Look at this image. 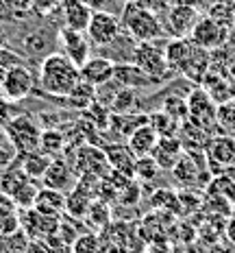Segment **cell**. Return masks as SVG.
I'll return each mask as SVG.
<instances>
[{
  "label": "cell",
  "instance_id": "1",
  "mask_svg": "<svg viewBox=\"0 0 235 253\" xmlns=\"http://www.w3.org/2000/svg\"><path fill=\"white\" fill-rule=\"evenodd\" d=\"M81 83V70L64 52H48L39 66V85L50 96H67Z\"/></svg>",
  "mask_w": 235,
  "mask_h": 253
},
{
  "label": "cell",
  "instance_id": "2",
  "mask_svg": "<svg viewBox=\"0 0 235 253\" xmlns=\"http://www.w3.org/2000/svg\"><path fill=\"white\" fill-rule=\"evenodd\" d=\"M122 29L135 42H155L166 35V26L155 15L153 9H148L142 0H129L124 2L122 15H120Z\"/></svg>",
  "mask_w": 235,
  "mask_h": 253
},
{
  "label": "cell",
  "instance_id": "3",
  "mask_svg": "<svg viewBox=\"0 0 235 253\" xmlns=\"http://www.w3.org/2000/svg\"><path fill=\"white\" fill-rule=\"evenodd\" d=\"M161 40L155 42H137L133 52V63H137L146 75L155 77L157 81H166L172 75V68L166 59V44H159Z\"/></svg>",
  "mask_w": 235,
  "mask_h": 253
},
{
  "label": "cell",
  "instance_id": "4",
  "mask_svg": "<svg viewBox=\"0 0 235 253\" xmlns=\"http://www.w3.org/2000/svg\"><path fill=\"white\" fill-rule=\"evenodd\" d=\"M4 133H7L9 142L15 146L18 155H24V153H33L39 151V138H41V129L37 126L31 116L20 114L13 116L7 125L2 126Z\"/></svg>",
  "mask_w": 235,
  "mask_h": 253
},
{
  "label": "cell",
  "instance_id": "5",
  "mask_svg": "<svg viewBox=\"0 0 235 253\" xmlns=\"http://www.w3.org/2000/svg\"><path fill=\"white\" fill-rule=\"evenodd\" d=\"M33 89H35V77L24 63L9 68V70H4L0 75V94L7 101L11 103L24 101L26 96L33 94Z\"/></svg>",
  "mask_w": 235,
  "mask_h": 253
},
{
  "label": "cell",
  "instance_id": "6",
  "mask_svg": "<svg viewBox=\"0 0 235 253\" xmlns=\"http://www.w3.org/2000/svg\"><path fill=\"white\" fill-rule=\"evenodd\" d=\"M87 38H90L92 46L96 48H107L111 42L118 40L122 33V22L113 11H94L92 20L87 24Z\"/></svg>",
  "mask_w": 235,
  "mask_h": 253
},
{
  "label": "cell",
  "instance_id": "7",
  "mask_svg": "<svg viewBox=\"0 0 235 253\" xmlns=\"http://www.w3.org/2000/svg\"><path fill=\"white\" fill-rule=\"evenodd\" d=\"M74 170L76 175H94L104 179L111 170L104 149H98L94 144H81L74 153Z\"/></svg>",
  "mask_w": 235,
  "mask_h": 253
},
{
  "label": "cell",
  "instance_id": "8",
  "mask_svg": "<svg viewBox=\"0 0 235 253\" xmlns=\"http://www.w3.org/2000/svg\"><path fill=\"white\" fill-rule=\"evenodd\" d=\"M216 109L218 105L202 87L192 89L187 96V120L196 125V129L207 131L211 125H216Z\"/></svg>",
  "mask_w": 235,
  "mask_h": 253
},
{
  "label": "cell",
  "instance_id": "9",
  "mask_svg": "<svg viewBox=\"0 0 235 253\" xmlns=\"http://www.w3.org/2000/svg\"><path fill=\"white\" fill-rule=\"evenodd\" d=\"M57 42L61 46V52L70 57L78 68L92 57V42L87 38V33H83V31L61 26L59 33H57Z\"/></svg>",
  "mask_w": 235,
  "mask_h": 253
},
{
  "label": "cell",
  "instance_id": "10",
  "mask_svg": "<svg viewBox=\"0 0 235 253\" xmlns=\"http://www.w3.org/2000/svg\"><path fill=\"white\" fill-rule=\"evenodd\" d=\"M190 40L205 50L220 48L224 42H227V29H224L222 22H218L211 15H209V18H198L196 26L190 33Z\"/></svg>",
  "mask_w": 235,
  "mask_h": 253
},
{
  "label": "cell",
  "instance_id": "11",
  "mask_svg": "<svg viewBox=\"0 0 235 253\" xmlns=\"http://www.w3.org/2000/svg\"><path fill=\"white\" fill-rule=\"evenodd\" d=\"M205 162L211 166V170H216V172H222L224 168L233 166V162H235V138H231V135H216V138L207 140Z\"/></svg>",
  "mask_w": 235,
  "mask_h": 253
},
{
  "label": "cell",
  "instance_id": "12",
  "mask_svg": "<svg viewBox=\"0 0 235 253\" xmlns=\"http://www.w3.org/2000/svg\"><path fill=\"white\" fill-rule=\"evenodd\" d=\"M76 179H78V175L74 170V164H67L61 157H52L48 170L41 177V183H44V188L61 190V192L67 190V192H70V190L76 186Z\"/></svg>",
  "mask_w": 235,
  "mask_h": 253
},
{
  "label": "cell",
  "instance_id": "13",
  "mask_svg": "<svg viewBox=\"0 0 235 253\" xmlns=\"http://www.w3.org/2000/svg\"><path fill=\"white\" fill-rule=\"evenodd\" d=\"M78 70H81L83 81L90 83V85H94V87H98V85H102V83H107L109 79H113L116 63L109 59V57H104V55H94V57H90V59L83 63Z\"/></svg>",
  "mask_w": 235,
  "mask_h": 253
},
{
  "label": "cell",
  "instance_id": "14",
  "mask_svg": "<svg viewBox=\"0 0 235 253\" xmlns=\"http://www.w3.org/2000/svg\"><path fill=\"white\" fill-rule=\"evenodd\" d=\"M113 79L124 87H133V89H142V87H150V85H157L155 77L146 75L142 68L133 61H124V63H116V70H113Z\"/></svg>",
  "mask_w": 235,
  "mask_h": 253
},
{
  "label": "cell",
  "instance_id": "15",
  "mask_svg": "<svg viewBox=\"0 0 235 253\" xmlns=\"http://www.w3.org/2000/svg\"><path fill=\"white\" fill-rule=\"evenodd\" d=\"M198 22V13L190 4H176L168 11V24L166 31H170L174 38H187L192 33V29Z\"/></svg>",
  "mask_w": 235,
  "mask_h": 253
},
{
  "label": "cell",
  "instance_id": "16",
  "mask_svg": "<svg viewBox=\"0 0 235 253\" xmlns=\"http://www.w3.org/2000/svg\"><path fill=\"white\" fill-rule=\"evenodd\" d=\"M159 138L161 135L157 133L155 126L150 123H146L142 126H137V129L129 135L127 144H129V149L133 151L135 157H144V155H153V151L157 149V144H159Z\"/></svg>",
  "mask_w": 235,
  "mask_h": 253
},
{
  "label": "cell",
  "instance_id": "17",
  "mask_svg": "<svg viewBox=\"0 0 235 253\" xmlns=\"http://www.w3.org/2000/svg\"><path fill=\"white\" fill-rule=\"evenodd\" d=\"M92 13V7H87L83 0H61V15H64V26L67 29L85 33Z\"/></svg>",
  "mask_w": 235,
  "mask_h": 253
},
{
  "label": "cell",
  "instance_id": "18",
  "mask_svg": "<svg viewBox=\"0 0 235 253\" xmlns=\"http://www.w3.org/2000/svg\"><path fill=\"white\" fill-rule=\"evenodd\" d=\"M192 44H194V42H192ZM209 70H211V59H209V52L205 48H201V46L194 44L190 57H187V61L183 63V68L179 72L185 79H192V81H196L198 85H201L202 77H205Z\"/></svg>",
  "mask_w": 235,
  "mask_h": 253
},
{
  "label": "cell",
  "instance_id": "19",
  "mask_svg": "<svg viewBox=\"0 0 235 253\" xmlns=\"http://www.w3.org/2000/svg\"><path fill=\"white\" fill-rule=\"evenodd\" d=\"M66 192L61 190H52V188H41L37 192V199H35V205L33 208L37 212L46 214V216H66Z\"/></svg>",
  "mask_w": 235,
  "mask_h": 253
},
{
  "label": "cell",
  "instance_id": "20",
  "mask_svg": "<svg viewBox=\"0 0 235 253\" xmlns=\"http://www.w3.org/2000/svg\"><path fill=\"white\" fill-rule=\"evenodd\" d=\"M104 153H107L109 166H111L113 170L135 179V160H137V157L133 155L129 144H109V146H104Z\"/></svg>",
  "mask_w": 235,
  "mask_h": 253
},
{
  "label": "cell",
  "instance_id": "21",
  "mask_svg": "<svg viewBox=\"0 0 235 253\" xmlns=\"http://www.w3.org/2000/svg\"><path fill=\"white\" fill-rule=\"evenodd\" d=\"M183 155V144L174 135H166V138H159V144L153 151V157L157 160L161 170H172L174 164L181 160Z\"/></svg>",
  "mask_w": 235,
  "mask_h": 253
},
{
  "label": "cell",
  "instance_id": "22",
  "mask_svg": "<svg viewBox=\"0 0 235 253\" xmlns=\"http://www.w3.org/2000/svg\"><path fill=\"white\" fill-rule=\"evenodd\" d=\"M201 87L205 89L209 96H211V101L216 103V105L231 101V94H233L231 81H227V79H224L222 75H216V72H207V75L202 77V81H201Z\"/></svg>",
  "mask_w": 235,
  "mask_h": 253
},
{
  "label": "cell",
  "instance_id": "23",
  "mask_svg": "<svg viewBox=\"0 0 235 253\" xmlns=\"http://www.w3.org/2000/svg\"><path fill=\"white\" fill-rule=\"evenodd\" d=\"M192 48H194V44H192L190 38H174L166 42V59H168V66L172 68V72L181 70L183 63L190 57Z\"/></svg>",
  "mask_w": 235,
  "mask_h": 253
},
{
  "label": "cell",
  "instance_id": "24",
  "mask_svg": "<svg viewBox=\"0 0 235 253\" xmlns=\"http://www.w3.org/2000/svg\"><path fill=\"white\" fill-rule=\"evenodd\" d=\"M52 157L46 155V153L41 151H33V153H24V155H20V168H22V172L26 177L31 179H41L46 175V170H48Z\"/></svg>",
  "mask_w": 235,
  "mask_h": 253
},
{
  "label": "cell",
  "instance_id": "25",
  "mask_svg": "<svg viewBox=\"0 0 235 253\" xmlns=\"http://www.w3.org/2000/svg\"><path fill=\"white\" fill-rule=\"evenodd\" d=\"M20 229L18 205L9 194L0 192V236H9Z\"/></svg>",
  "mask_w": 235,
  "mask_h": 253
},
{
  "label": "cell",
  "instance_id": "26",
  "mask_svg": "<svg viewBox=\"0 0 235 253\" xmlns=\"http://www.w3.org/2000/svg\"><path fill=\"white\" fill-rule=\"evenodd\" d=\"M148 123V116H137L133 112H127V114H111V123H109V129H116L120 135L129 138L137 126H142Z\"/></svg>",
  "mask_w": 235,
  "mask_h": 253
},
{
  "label": "cell",
  "instance_id": "27",
  "mask_svg": "<svg viewBox=\"0 0 235 253\" xmlns=\"http://www.w3.org/2000/svg\"><path fill=\"white\" fill-rule=\"evenodd\" d=\"M66 133H61L59 129H44L39 138V151L50 157H59L66 149Z\"/></svg>",
  "mask_w": 235,
  "mask_h": 253
},
{
  "label": "cell",
  "instance_id": "28",
  "mask_svg": "<svg viewBox=\"0 0 235 253\" xmlns=\"http://www.w3.org/2000/svg\"><path fill=\"white\" fill-rule=\"evenodd\" d=\"M33 181H35V179L26 177L24 181H22L18 188L13 190L11 199L15 201V205H18V210H29V208H33V205H35V199H37L39 188L35 186Z\"/></svg>",
  "mask_w": 235,
  "mask_h": 253
},
{
  "label": "cell",
  "instance_id": "29",
  "mask_svg": "<svg viewBox=\"0 0 235 253\" xmlns=\"http://www.w3.org/2000/svg\"><path fill=\"white\" fill-rule=\"evenodd\" d=\"M67 101H70L72 105H74V107H81L83 112H85L87 107H90V105L96 101V87L94 85H90V83H85L81 79V83H78V85L72 89L70 94H67Z\"/></svg>",
  "mask_w": 235,
  "mask_h": 253
},
{
  "label": "cell",
  "instance_id": "30",
  "mask_svg": "<svg viewBox=\"0 0 235 253\" xmlns=\"http://www.w3.org/2000/svg\"><path fill=\"white\" fill-rule=\"evenodd\" d=\"M85 218H87V223L94 225L96 229H102V227H107L109 220H111V210H109V205L104 203L102 199H98V201H92Z\"/></svg>",
  "mask_w": 235,
  "mask_h": 253
},
{
  "label": "cell",
  "instance_id": "31",
  "mask_svg": "<svg viewBox=\"0 0 235 253\" xmlns=\"http://www.w3.org/2000/svg\"><path fill=\"white\" fill-rule=\"evenodd\" d=\"M159 170L161 168L153 155H144V157L135 160V179H137V181H155Z\"/></svg>",
  "mask_w": 235,
  "mask_h": 253
},
{
  "label": "cell",
  "instance_id": "32",
  "mask_svg": "<svg viewBox=\"0 0 235 253\" xmlns=\"http://www.w3.org/2000/svg\"><path fill=\"white\" fill-rule=\"evenodd\" d=\"M135 103H137V89L133 87H122L118 92L116 101L111 105V114H127V112H133Z\"/></svg>",
  "mask_w": 235,
  "mask_h": 253
},
{
  "label": "cell",
  "instance_id": "33",
  "mask_svg": "<svg viewBox=\"0 0 235 253\" xmlns=\"http://www.w3.org/2000/svg\"><path fill=\"white\" fill-rule=\"evenodd\" d=\"M148 123L157 129V133L161 135V138H166V135H174V126L179 125L174 118H172L170 114H166L164 109H159L157 114L148 116Z\"/></svg>",
  "mask_w": 235,
  "mask_h": 253
},
{
  "label": "cell",
  "instance_id": "34",
  "mask_svg": "<svg viewBox=\"0 0 235 253\" xmlns=\"http://www.w3.org/2000/svg\"><path fill=\"white\" fill-rule=\"evenodd\" d=\"M122 87L124 85H120L116 79H109L107 83H102V85L96 87V103H101L107 109H111V105H113V101H116V96H118V92Z\"/></svg>",
  "mask_w": 235,
  "mask_h": 253
},
{
  "label": "cell",
  "instance_id": "35",
  "mask_svg": "<svg viewBox=\"0 0 235 253\" xmlns=\"http://www.w3.org/2000/svg\"><path fill=\"white\" fill-rule=\"evenodd\" d=\"M172 172L176 175V179H179V181H185V183L196 181V177H198V168H196L194 162H192L190 155H181V160L174 164Z\"/></svg>",
  "mask_w": 235,
  "mask_h": 253
},
{
  "label": "cell",
  "instance_id": "36",
  "mask_svg": "<svg viewBox=\"0 0 235 253\" xmlns=\"http://www.w3.org/2000/svg\"><path fill=\"white\" fill-rule=\"evenodd\" d=\"M72 253H101V238L96 234H81L72 242Z\"/></svg>",
  "mask_w": 235,
  "mask_h": 253
},
{
  "label": "cell",
  "instance_id": "37",
  "mask_svg": "<svg viewBox=\"0 0 235 253\" xmlns=\"http://www.w3.org/2000/svg\"><path fill=\"white\" fill-rule=\"evenodd\" d=\"M216 123L229 131H235V101H227V103L218 105Z\"/></svg>",
  "mask_w": 235,
  "mask_h": 253
},
{
  "label": "cell",
  "instance_id": "38",
  "mask_svg": "<svg viewBox=\"0 0 235 253\" xmlns=\"http://www.w3.org/2000/svg\"><path fill=\"white\" fill-rule=\"evenodd\" d=\"M164 112L170 114L172 118L176 120V123H181V120H187V98L183 101L179 96H170L164 101Z\"/></svg>",
  "mask_w": 235,
  "mask_h": 253
},
{
  "label": "cell",
  "instance_id": "39",
  "mask_svg": "<svg viewBox=\"0 0 235 253\" xmlns=\"http://www.w3.org/2000/svg\"><path fill=\"white\" fill-rule=\"evenodd\" d=\"M118 199H120V203H122V205H135V203H137L139 199H142V192H139L137 181H135V179H131L127 186L118 192Z\"/></svg>",
  "mask_w": 235,
  "mask_h": 253
},
{
  "label": "cell",
  "instance_id": "40",
  "mask_svg": "<svg viewBox=\"0 0 235 253\" xmlns=\"http://www.w3.org/2000/svg\"><path fill=\"white\" fill-rule=\"evenodd\" d=\"M20 63H24V59L20 55H15V52H11L9 48H0V70H9V68L13 66H20Z\"/></svg>",
  "mask_w": 235,
  "mask_h": 253
},
{
  "label": "cell",
  "instance_id": "41",
  "mask_svg": "<svg viewBox=\"0 0 235 253\" xmlns=\"http://www.w3.org/2000/svg\"><path fill=\"white\" fill-rule=\"evenodd\" d=\"M13 107H11V101H7V98L0 94V126H4L9 123V120L13 118Z\"/></svg>",
  "mask_w": 235,
  "mask_h": 253
},
{
  "label": "cell",
  "instance_id": "42",
  "mask_svg": "<svg viewBox=\"0 0 235 253\" xmlns=\"http://www.w3.org/2000/svg\"><path fill=\"white\" fill-rule=\"evenodd\" d=\"M87 7H92V11H111V7L116 4V0H83Z\"/></svg>",
  "mask_w": 235,
  "mask_h": 253
},
{
  "label": "cell",
  "instance_id": "43",
  "mask_svg": "<svg viewBox=\"0 0 235 253\" xmlns=\"http://www.w3.org/2000/svg\"><path fill=\"white\" fill-rule=\"evenodd\" d=\"M26 253H50V249L44 245V240H35V242H29Z\"/></svg>",
  "mask_w": 235,
  "mask_h": 253
},
{
  "label": "cell",
  "instance_id": "44",
  "mask_svg": "<svg viewBox=\"0 0 235 253\" xmlns=\"http://www.w3.org/2000/svg\"><path fill=\"white\" fill-rule=\"evenodd\" d=\"M144 253H170V251H168V247H164V245H159V242H155V245H150Z\"/></svg>",
  "mask_w": 235,
  "mask_h": 253
},
{
  "label": "cell",
  "instance_id": "45",
  "mask_svg": "<svg viewBox=\"0 0 235 253\" xmlns=\"http://www.w3.org/2000/svg\"><path fill=\"white\" fill-rule=\"evenodd\" d=\"M227 238L235 245V218H231V220L227 223Z\"/></svg>",
  "mask_w": 235,
  "mask_h": 253
},
{
  "label": "cell",
  "instance_id": "46",
  "mask_svg": "<svg viewBox=\"0 0 235 253\" xmlns=\"http://www.w3.org/2000/svg\"><path fill=\"white\" fill-rule=\"evenodd\" d=\"M7 29H4L2 24H0V48H2V46H7Z\"/></svg>",
  "mask_w": 235,
  "mask_h": 253
},
{
  "label": "cell",
  "instance_id": "47",
  "mask_svg": "<svg viewBox=\"0 0 235 253\" xmlns=\"http://www.w3.org/2000/svg\"><path fill=\"white\" fill-rule=\"evenodd\" d=\"M124 2H129V0H124Z\"/></svg>",
  "mask_w": 235,
  "mask_h": 253
}]
</instances>
